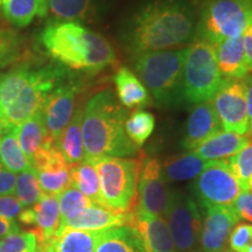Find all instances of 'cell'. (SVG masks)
I'll return each instance as SVG.
<instances>
[{
  "instance_id": "obj_1",
  "label": "cell",
  "mask_w": 252,
  "mask_h": 252,
  "mask_svg": "<svg viewBox=\"0 0 252 252\" xmlns=\"http://www.w3.org/2000/svg\"><path fill=\"white\" fill-rule=\"evenodd\" d=\"M190 0H145L126 21L123 45L133 56L180 48L196 39Z\"/></svg>"
},
{
  "instance_id": "obj_2",
  "label": "cell",
  "mask_w": 252,
  "mask_h": 252,
  "mask_svg": "<svg viewBox=\"0 0 252 252\" xmlns=\"http://www.w3.org/2000/svg\"><path fill=\"white\" fill-rule=\"evenodd\" d=\"M127 109L119 103L112 90L94 94L83 108L82 137L84 160L93 162L99 158H133L139 149L125 131Z\"/></svg>"
},
{
  "instance_id": "obj_3",
  "label": "cell",
  "mask_w": 252,
  "mask_h": 252,
  "mask_svg": "<svg viewBox=\"0 0 252 252\" xmlns=\"http://www.w3.org/2000/svg\"><path fill=\"white\" fill-rule=\"evenodd\" d=\"M40 42L54 61L75 71L94 75L117 61L105 37L74 21H49L41 32Z\"/></svg>"
},
{
  "instance_id": "obj_4",
  "label": "cell",
  "mask_w": 252,
  "mask_h": 252,
  "mask_svg": "<svg viewBox=\"0 0 252 252\" xmlns=\"http://www.w3.org/2000/svg\"><path fill=\"white\" fill-rule=\"evenodd\" d=\"M187 47L133 56L138 78L159 108L179 105L184 98V62Z\"/></svg>"
},
{
  "instance_id": "obj_5",
  "label": "cell",
  "mask_w": 252,
  "mask_h": 252,
  "mask_svg": "<svg viewBox=\"0 0 252 252\" xmlns=\"http://www.w3.org/2000/svg\"><path fill=\"white\" fill-rule=\"evenodd\" d=\"M196 14V37L216 46L252 24V0H202Z\"/></svg>"
},
{
  "instance_id": "obj_6",
  "label": "cell",
  "mask_w": 252,
  "mask_h": 252,
  "mask_svg": "<svg viewBox=\"0 0 252 252\" xmlns=\"http://www.w3.org/2000/svg\"><path fill=\"white\" fill-rule=\"evenodd\" d=\"M140 162L141 159L112 157L99 158L91 162L98 173L104 207L123 214L134 209Z\"/></svg>"
},
{
  "instance_id": "obj_7",
  "label": "cell",
  "mask_w": 252,
  "mask_h": 252,
  "mask_svg": "<svg viewBox=\"0 0 252 252\" xmlns=\"http://www.w3.org/2000/svg\"><path fill=\"white\" fill-rule=\"evenodd\" d=\"M222 80L215 46L196 40L187 47L184 62L185 100L191 104L212 100Z\"/></svg>"
},
{
  "instance_id": "obj_8",
  "label": "cell",
  "mask_w": 252,
  "mask_h": 252,
  "mask_svg": "<svg viewBox=\"0 0 252 252\" xmlns=\"http://www.w3.org/2000/svg\"><path fill=\"white\" fill-rule=\"evenodd\" d=\"M64 71L63 68L54 65L32 69L30 80L17 99L2 111L12 130L42 109L48 94L65 77Z\"/></svg>"
},
{
  "instance_id": "obj_9",
  "label": "cell",
  "mask_w": 252,
  "mask_h": 252,
  "mask_svg": "<svg viewBox=\"0 0 252 252\" xmlns=\"http://www.w3.org/2000/svg\"><path fill=\"white\" fill-rule=\"evenodd\" d=\"M167 225L176 252H195L200 243L202 219L194 198L181 190L169 189L168 206L165 214Z\"/></svg>"
},
{
  "instance_id": "obj_10",
  "label": "cell",
  "mask_w": 252,
  "mask_h": 252,
  "mask_svg": "<svg viewBox=\"0 0 252 252\" xmlns=\"http://www.w3.org/2000/svg\"><path fill=\"white\" fill-rule=\"evenodd\" d=\"M193 189L203 207H230L249 188L236 178L226 160H215L195 179Z\"/></svg>"
},
{
  "instance_id": "obj_11",
  "label": "cell",
  "mask_w": 252,
  "mask_h": 252,
  "mask_svg": "<svg viewBox=\"0 0 252 252\" xmlns=\"http://www.w3.org/2000/svg\"><path fill=\"white\" fill-rule=\"evenodd\" d=\"M212 102L223 130L248 135L247 84L244 78H223Z\"/></svg>"
},
{
  "instance_id": "obj_12",
  "label": "cell",
  "mask_w": 252,
  "mask_h": 252,
  "mask_svg": "<svg viewBox=\"0 0 252 252\" xmlns=\"http://www.w3.org/2000/svg\"><path fill=\"white\" fill-rule=\"evenodd\" d=\"M166 184L159 160L152 157L141 159L135 208L151 215L165 217L169 198Z\"/></svg>"
},
{
  "instance_id": "obj_13",
  "label": "cell",
  "mask_w": 252,
  "mask_h": 252,
  "mask_svg": "<svg viewBox=\"0 0 252 252\" xmlns=\"http://www.w3.org/2000/svg\"><path fill=\"white\" fill-rule=\"evenodd\" d=\"M80 91L81 84L77 81H64L63 78L43 103L41 110L47 132L56 146L63 130L74 115L77 94Z\"/></svg>"
},
{
  "instance_id": "obj_14",
  "label": "cell",
  "mask_w": 252,
  "mask_h": 252,
  "mask_svg": "<svg viewBox=\"0 0 252 252\" xmlns=\"http://www.w3.org/2000/svg\"><path fill=\"white\" fill-rule=\"evenodd\" d=\"M43 194L59 196L70 187V165L65 161L56 145L41 149L31 160Z\"/></svg>"
},
{
  "instance_id": "obj_15",
  "label": "cell",
  "mask_w": 252,
  "mask_h": 252,
  "mask_svg": "<svg viewBox=\"0 0 252 252\" xmlns=\"http://www.w3.org/2000/svg\"><path fill=\"white\" fill-rule=\"evenodd\" d=\"M206 208L200 244L203 252H224L232 229L239 223L234 207L210 206Z\"/></svg>"
},
{
  "instance_id": "obj_16",
  "label": "cell",
  "mask_w": 252,
  "mask_h": 252,
  "mask_svg": "<svg viewBox=\"0 0 252 252\" xmlns=\"http://www.w3.org/2000/svg\"><path fill=\"white\" fill-rule=\"evenodd\" d=\"M19 222L25 225H33L37 239V247L45 248L58 235L61 226V216L58 196L43 194L37 202L20 213Z\"/></svg>"
},
{
  "instance_id": "obj_17",
  "label": "cell",
  "mask_w": 252,
  "mask_h": 252,
  "mask_svg": "<svg viewBox=\"0 0 252 252\" xmlns=\"http://www.w3.org/2000/svg\"><path fill=\"white\" fill-rule=\"evenodd\" d=\"M137 232L145 252H176L166 220L134 208L128 213L127 224Z\"/></svg>"
},
{
  "instance_id": "obj_18",
  "label": "cell",
  "mask_w": 252,
  "mask_h": 252,
  "mask_svg": "<svg viewBox=\"0 0 252 252\" xmlns=\"http://www.w3.org/2000/svg\"><path fill=\"white\" fill-rule=\"evenodd\" d=\"M222 130L220 119L212 100L195 104L186 125L182 145L184 149L193 152L201 144Z\"/></svg>"
},
{
  "instance_id": "obj_19",
  "label": "cell",
  "mask_w": 252,
  "mask_h": 252,
  "mask_svg": "<svg viewBox=\"0 0 252 252\" xmlns=\"http://www.w3.org/2000/svg\"><path fill=\"white\" fill-rule=\"evenodd\" d=\"M250 143L251 139L248 135L220 130L201 144L193 152L207 161L224 160L225 158L235 156Z\"/></svg>"
},
{
  "instance_id": "obj_20",
  "label": "cell",
  "mask_w": 252,
  "mask_h": 252,
  "mask_svg": "<svg viewBox=\"0 0 252 252\" xmlns=\"http://www.w3.org/2000/svg\"><path fill=\"white\" fill-rule=\"evenodd\" d=\"M217 64L222 77L245 78L249 70L245 61L243 34L226 39L215 46Z\"/></svg>"
},
{
  "instance_id": "obj_21",
  "label": "cell",
  "mask_w": 252,
  "mask_h": 252,
  "mask_svg": "<svg viewBox=\"0 0 252 252\" xmlns=\"http://www.w3.org/2000/svg\"><path fill=\"white\" fill-rule=\"evenodd\" d=\"M127 220L128 213H117L106 207L91 203L76 219L68 223L65 228L87 230V231H103L116 226L126 225Z\"/></svg>"
},
{
  "instance_id": "obj_22",
  "label": "cell",
  "mask_w": 252,
  "mask_h": 252,
  "mask_svg": "<svg viewBox=\"0 0 252 252\" xmlns=\"http://www.w3.org/2000/svg\"><path fill=\"white\" fill-rule=\"evenodd\" d=\"M14 133L21 150L26 154L30 161L41 149L47 145L55 144L50 139L47 132L42 110H39L35 115L17 126L14 128Z\"/></svg>"
},
{
  "instance_id": "obj_23",
  "label": "cell",
  "mask_w": 252,
  "mask_h": 252,
  "mask_svg": "<svg viewBox=\"0 0 252 252\" xmlns=\"http://www.w3.org/2000/svg\"><path fill=\"white\" fill-rule=\"evenodd\" d=\"M47 6L54 20L80 24L94 20L102 8L100 0H47Z\"/></svg>"
},
{
  "instance_id": "obj_24",
  "label": "cell",
  "mask_w": 252,
  "mask_h": 252,
  "mask_svg": "<svg viewBox=\"0 0 252 252\" xmlns=\"http://www.w3.org/2000/svg\"><path fill=\"white\" fill-rule=\"evenodd\" d=\"M103 231L64 228L58 232L43 250L45 252H94Z\"/></svg>"
},
{
  "instance_id": "obj_25",
  "label": "cell",
  "mask_w": 252,
  "mask_h": 252,
  "mask_svg": "<svg viewBox=\"0 0 252 252\" xmlns=\"http://www.w3.org/2000/svg\"><path fill=\"white\" fill-rule=\"evenodd\" d=\"M115 84L119 103L125 109L141 108L150 103L149 91L127 67L118 69L115 74Z\"/></svg>"
},
{
  "instance_id": "obj_26",
  "label": "cell",
  "mask_w": 252,
  "mask_h": 252,
  "mask_svg": "<svg viewBox=\"0 0 252 252\" xmlns=\"http://www.w3.org/2000/svg\"><path fill=\"white\" fill-rule=\"evenodd\" d=\"M210 163L194 152H188L167 158L161 166L166 182H179L196 179Z\"/></svg>"
},
{
  "instance_id": "obj_27",
  "label": "cell",
  "mask_w": 252,
  "mask_h": 252,
  "mask_svg": "<svg viewBox=\"0 0 252 252\" xmlns=\"http://www.w3.org/2000/svg\"><path fill=\"white\" fill-rule=\"evenodd\" d=\"M82 115L83 108L75 109L74 115L63 130L58 141V149L68 165H77L84 160L83 137H82Z\"/></svg>"
},
{
  "instance_id": "obj_28",
  "label": "cell",
  "mask_w": 252,
  "mask_h": 252,
  "mask_svg": "<svg viewBox=\"0 0 252 252\" xmlns=\"http://www.w3.org/2000/svg\"><path fill=\"white\" fill-rule=\"evenodd\" d=\"M94 252H145L139 236L131 226L122 225L104 230Z\"/></svg>"
},
{
  "instance_id": "obj_29",
  "label": "cell",
  "mask_w": 252,
  "mask_h": 252,
  "mask_svg": "<svg viewBox=\"0 0 252 252\" xmlns=\"http://www.w3.org/2000/svg\"><path fill=\"white\" fill-rule=\"evenodd\" d=\"M1 8L6 20L18 28L27 27L35 18L48 14L47 0H6Z\"/></svg>"
},
{
  "instance_id": "obj_30",
  "label": "cell",
  "mask_w": 252,
  "mask_h": 252,
  "mask_svg": "<svg viewBox=\"0 0 252 252\" xmlns=\"http://www.w3.org/2000/svg\"><path fill=\"white\" fill-rule=\"evenodd\" d=\"M70 186L80 190L93 203L104 207L98 173L91 162L83 160L77 165L70 166Z\"/></svg>"
},
{
  "instance_id": "obj_31",
  "label": "cell",
  "mask_w": 252,
  "mask_h": 252,
  "mask_svg": "<svg viewBox=\"0 0 252 252\" xmlns=\"http://www.w3.org/2000/svg\"><path fill=\"white\" fill-rule=\"evenodd\" d=\"M0 162L14 174L32 168L30 159L18 143L14 128L0 138Z\"/></svg>"
},
{
  "instance_id": "obj_32",
  "label": "cell",
  "mask_w": 252,
  "mask_h": 252,
  "mask_svg": "<svg viewBox=\"0 0 252 252\" xmlns=\"http://www.w3.org/2000/svg\"><path fill=\"white\" fill-rule=\"evenodd\" d=\"M156 126L154 116L149 111L138 109L125 122V131L132 143L139 149L152 135Z\"/></svg>"
},
{
  "instance_id": "obj_33",
  "label": "cell",
  "mask_w": 252,
  "mask_h": 252,
  "mask_svg": "<svg viewBox=\"0 0 252 252\" xmlns=\"http://www.w3.org/2000/svg\"><path fill=\"white\" fill-rule=\"evenodd\" d=\"M61 226L59 231L64 229L68 223L75 220L80 214L90 206L91 201L74 187H68L58 196Z\"/></svg>"
},
{
  "instance_id": "obj_34",
  "label": "cell",
  "mask_w": 252,
  "mask_h": 252,
  "mask_svg": "<svg viewBox=\"0 0 252 252\" xmlns=\"http://www.w3.org/2000/svg\"><path fill=\"white\" fill-rule=\"evenodd\" d=\"M13 194L24 208L34 206L42 197L43 193L37 181L36 173L33 168L19 173Z\"/></svg>"
},
{
  "instance_id": "obj_35",
  "label": "cell",
  "mask_w": 252,
  "mask_h": 252,
  "mask_svg": "<svg viewBox=\"0 0 252 252\" xmlns=\"http://www.w3.org/2000/svg\"><path fill=\"white\" fill-rule=\"evenodd\" d=\"M36 248L37 239L32 230H18L0 239V252H34Z\"/></svg>"
},
{
  "instance_id": "obj_36",
  "label": "cell",
  "mask_w": 252,
  "mask_h": 252,
  "mask_svg": "<svg viewBox=\"0 0 252 252\" xmlns=\"http://www.w3.org/2000/svg\"><path fill=\"white\" fill-rule=\"evenodd\" d=\"M228 165L236 178L248 187V182L252 178V141L235 156L230 157Z\"/></svg>"
},
{
  "instance_id": "obj_37",
  "label": "cell",
  "mask_w": 252,
  "mask_h": 252,
  "mask_svg": "<svg viewBox=\"0 0 252 252\" xmlns=\"http://www.w3.org/2000/svg\"><path fill=\"white\" fill-rule=\"evenodd\" d=\"M252 241V225L238 223L229 237L230 248L234 252H242Z\"/></svg>"
},
{
  "instance_id": "obj_38",
  "label": "cell",
  "mask_w": 252,
  "mask_h": 252,
  "mask_svg": "<svg viewBox=\"0 0 252 252\" xmlns=\"http://www.w3.org/2000/svg\"><path fill=\"white\" fill-rule=\"evenodd\" d=\"M24 207L14 195H1L0 196V217L6 220H14L20 215Z\"/></svg>"
},
{
  "instance_id": "obj_39",
  "label": "cell",
  "mask_w": 252,
  "mask_h": 252,
  "mask_svg": "<svg viewBox=\"0 0 252 252\" xmlns=\"http://www.w3.org/2000/svg\"><path fill=\"white\" fill-rule=\"evenodd\" d=\"M17 40L8 32L0 30V67L9 62L17 53Z\"/></svg>"
},
{
  "instance_id": "obj_40",
  "label": "cell",
  "mask_w": 252,
  "mask_h": 252,
  "mask_svg": "<svg viewBox=\"0 0 252 252\" xmlns=\"http://www.w3.org/2000/svg\"><path fill=\"white\" fill-rule=\"evenodd\" d=\"M234 209L237 213L239 219H244L248 222L252 223V191L251 190H243L237 200L232 204Z\"/></svg>"
},
{
  "instance_id": "obj_41",
  "label": "cell",
  "mask_w": 252,
  "mask_h": 252,
  "mask_svg": "<svg viewBox=\"0 0 252 252\" xmlns=\"http://www.w3.org/2000/svg\"><path fill=\"white\" fill-rule=\"evenodd\" d=\"M17 176L0 162V196L14 193Z\"/></svg>"
},
{
  "instance_id": "obj_42",
  "label": "cell",
  "mask_w": 252,
  "mask_h": 252,
  "mask_svg": "<svg viewBox=\"0 0 252 252\" xmlns=\"http://www.w3.org/2000/svg\"><path fill=\"white\" fill-rule=\"evenodd\" d=\"M243 45L248 70L249 72H252V24L243 33Z\"/></svg>"
},
{
  "instance_id": "obj_43",
  "label": "cell",
  "mask_w": 252,
  "mask_h": 252,
  "mask_svg": "<svg viewBox=\"0 0 252 252\" xmlns=\"http://www.w3.org/2000/svg\"><path fill=\"white\" fill-rule=\"evenodd\" d=\"M244 80L245 84H247V109L249 118L248 137H250L252 141V75H249Z\"/></svg>"
},
{
  "instance_id": "obj_44",
  "label": "cell",
  "mask_w": 252,
  "mask_h": 252,
  "mask_svg": "<svg viewBox=\"0 0 252 252\" xmlns=\"http://www.w3.org/2000/svg\"><path fill=\"white\" fill-rule=\"evenodd\" d=\"M18 230H20V228L14 220H6L0 217V239Z\"/></svg>"
},
{
  "instance_id": "obj_45",
  "label": "cell",
  "mask_w": 252,
  "mask_h": 252,
  "mask_svg": "<svg viewBox=\"0 0 252 252\" xmlns=\"http://www.w3.org/2000/svg\"><path fill=\"white\" fill-rule=\"evenodd\" d=\"M12 128L9 127L7 121H6L5 116H4V112H2L1 108H0V138L2 137L5 133H7L8 131H11Z\"/></svg>"
},
{
  "instance_id": "obj_46",
  "label": "cell",
  "mask_w": 252,
  "mask_h": 252,
  "mask_svg": "<svg viewBox=\"0 0 252 252\" xmlns=\"http://www.w3.org/2000/svg\"><path fill=\"white\" fill-rule=\"evenodd\" d=\"M242 252H252V241L250 242V243H249V244H248V247H247V248H245V249H244V250H243V251H242Z\"/></svg>"
},
{
  "instance_id": "obj_47",
  "label": "cell",
  "mask_w": 252,
  "mask_h": 252,
  "mask_svg": "<svg viewBox=\"0 0 252 252\" xmlns=\"http://www.w3.org/2000/svg\"><path fill=\"white\" fill-rule=\"evenodd\" d=\"M248 187H249V190L252 191V178H251L250 180H249V182H248Z\"/></svg>"
},
{
  "instance_id": "obj_48",
  "label": "cell",
  "mask_w": 252,
  "mask_h": 252,
  "mask_svg": "<svg viewBox=\"0 0 252 252\" xmlns=\"http://www.w3.org/2000/svg\"><path fill=\"white\" fill-rule=\"evenodd\" d=\"M34 252H45V250H43V249H42V248L37 247V248H36V250H35V251H34Z\"/></svg>"
},
{
  "instance_id": "obj_49",
  "label": "cell",
  "mask_w": 252,
  "mask_h": 252,
  "mask_svg": "<svg viewBox=\"0 0 252 252\" xmlns=\"http://www.w3.org/2000/svg\"><path fill=\"white\" fill-rule=\"evenodd\" d=\"M5 1H6V0H0V7H1V6L4 5Z\"/></svg>"
},
{
  "instance_id": "obj_50",
  "label": "cell",
  "mask_w": 252,
  "mask_h": 252,
  "mask_svg": "<svg viewBox=\"0 0 252 252\" xmlns=\"http://www.w3.org/2000/svg\"><path fill=\"white\" fill-rule=\"evenodd\" d=\"M224 252H234V251H224Z\"/></svg>"
}]
</instances>
